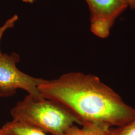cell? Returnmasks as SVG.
Returning a JSON list of instances; mask_svg holds the SVG:
<instances>
[{
	"instance_id": "6da1fadb",
	"label": "cell",
	"mask_w": 135,
	"mask_h": 135,
	"mask_svg": "<svg viewBox=\"0 0 135 135\" xmlns=\"http://www.w3.org/2000/svg\"><path fill=\"white\" fill-rule=\"evenodd\" d=\"M38 90L44 98L71 111L82 127L108 131L135 118V108L91 74L68 73L53 80H43Z\"/></svg>"
},
{
	"instance_id": "7a4b0ae2",
	"label": "cell",
	"mask_w": 135,
	"mask_h": 135,
	"mask_svg": "<svg viewBox=\"0 0 135 135\" xmlns=\"http://www.w3.org/2000/svg\"><path fill=\"white\" fill-rule=\"evenodd\" d=\"M13 120L34 126L51 135H65L77 118L61 103L46 98L28 95L11 110Z\"/></svg>"
},
{
	"instance_id": "3957f363",
	"label": "cell",
	"mask_w": 135,
	"mask_h": 135,
	"mask_svg": "<svg viewBox=\"0 0 135 135\" xmlns=\"http://www.w3.org/2000/svg\"><path fill=\"white\" fill-rule=\"evenodd\" d=\"M19 61V56L16 53L0 55V96H11L17 89H22L37 98H43L38 86L44 79L21 71L16 65Z\"/></svg>"
},
{
	"instance_id": "277c9868",
	"label": "cell",
	"mask_w": 135,
	"mask_h": 135,
	"mask_svg": "<svg viewBox=\"0 0 135 135\" xmlns=\"http://www.w3.org/2000/svg\"><path fill=\"white\" fill-rule=\"evenodd\" d=\"M89 6L91 18L108 16L115 19L128 7L124 0H86Z\"/></svg>"
},
{
	"instance_id": "5b68a950",
	"label": "cell",
	"mask_w": 135,
	"mask_h": 135,
	"mask_svg": "<svg viewBox=\"0 0 135 135\" xmlns=\"http://www.w3.org/2000/svg\"><path fill=\"white\" fill-rule=\"evenodd\" d=\"M2 128L10 135H48L34 126L13 120L7 123Z\"/></svg>"
},
{
	"instance_id": "8992f818",
	"label": "cell",
	"mask_w": 135,
	"mask_h": 135,
	"mask_svg": "<svg viewBox=\"0 0 135 135\" xmlns=\"http://www.w3.org/2000/svg\"><path fill=\"white\" fill-rule=\"evenodd\" d=\"M116 19L108 16H98L91 18V30L101 38H106Z\"/></svg>"
},
{
	"instance_id": "52a82bcc",
	"label": "cell",
	"mask_w": 135,
	"mask_h": 135,
	"mask_svg": "<svg viewBox=\"0 0 135 135\" xmlns=\"http://www.w3.org/2000/svg\"><path fill=\"white\" fill-rule=\"evenodd\" d=\"M109 130H103L92 127L79 128L73 125L69 129L65 135H108Z\"/></svg>"
},
{
	"instance_id": "ba28073f",
	"label": "cell",
	"mask_w": 135,
	"mask_h": 135,
	"mask_svg": "<svg viewBox=\"0 0 135 135\" xmlns=\"http://www.w3.org/2000/svg\"><path fill=\"white\" fill-rule=\"evenodd\" d=\"M108 135H135V118L123 125L111 128Z\"/></svg>"
},
{
	"instance_id": "9c48e42d",
	"label": "cell",
	"mask_w": 135,
	"mask_h": 135,
	"mask_svg": "<svg viewBox=\"0 0 135 135\" xmlns=\"http://www.w3.org/2000/svg\"><path fill=\"white\" fill-rule=\"evenodd\" d=\"M18 16L17 15H15L11 18H10L8 20L5 22V24L0 27V41L5 31L8 29L13 28L16 22L18 21ZM2 54V53L0 50V55Z\"/></svg>"
},
{
	"instance_id": "30bf717a",
	"label": "cell",
	"mask_w": 135,
	"mask_h": 135,
	"mask_svg": "<svg viewBox=\"0 0 135 135\" xmlns=\"http://www.w3.org/2000/svg\"><path fill=\"white\" fill-rule=\"evenodd\" d=\"M127 4L128 7L135 10V0H124Z\"/></svg>"
},
{
	"instance_id": "8fae6325",
	"label": "cell",
	"mask_w": 135,
	"mask_h": 135,
	"mask_svg": "<svg viewBox=\"0 0 135 135\" xmlns=\"http://www.w3.org/2000/svg\"><path fill=\"white\" fill-rule=\"evenodd\" d=\"M0 135H10L3 128L0 129Z\"/></svg>"
},
{
	"instance_id": "7c38bea8",
	"label": "cell",
	"mask_w": 135,
	"mask_h": 135,
	"mask_svg": "<svg viewBox=\"0 0 135 135\" xmlns=\"http://www.w3.org/2000/svg\"><path fill=\"white\" fill-rule=\"evenodd\" d=\"M23 2L26 3H30L32 4L33 3H34V2H35L37 0H22Z\"/></svg>"
}]
</instances>
